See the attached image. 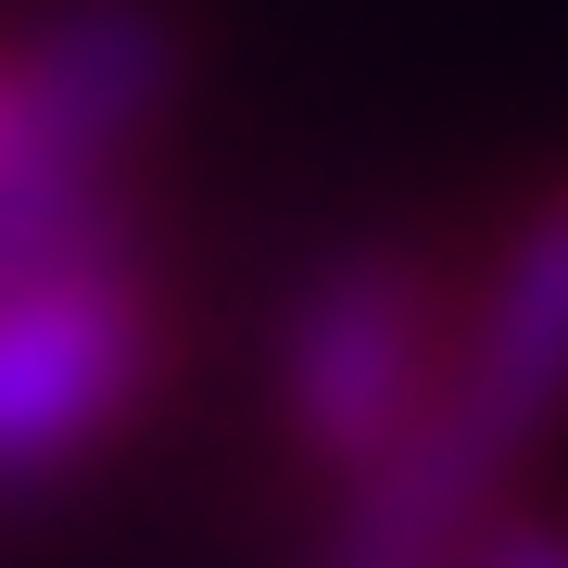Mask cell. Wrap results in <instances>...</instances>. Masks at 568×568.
I'll list each match as a JSON object with an SVG mask.
<instances>
[{"label": "cell", "instance_id": "cell-1", "mask_svg": "<svg viewBox=\"0 0 568 568\" xmlns=\"http://www.w3.org/2000/svg\"><path fill=\"white\" fill-rule=\"evenodd\" d=\"M455 328H467V291L429 253H405V241H354V253L304 265V291L278 304V366H265L291 455H316L328 480H354L366 455H392L443 405Z\"/></svg>", "mask_w": 568, "mask_h": 568}, {"label": "cell", "instance_id": "cell-2", "mask_svg": "<svg viewBox=\"0 0 568 568\" xmlns=\"http://www.w3.org/2000/svg\"><path fill=\"white\" fill-rule=\"evenodd\" d=\"M164 291L140 253H89L0 291V506L114 455L164 392Z\"/></svg>", "mask_w": 568, "mask_h": 568}, {"label": "cell", "instance_id": "cell-3", "mask_svg": "<svg viewBox=\"0 0 568 568\" xmlns=\"http://www.w3.org/2000/svg\"><path fill=\"white\" fill-rule=\"evenodd\" d=\"M13 51V126L0 152L26 164H77V178H140V140L164 126L190 77V39L164 0H51Z\"/></svg>", "mask_w": 568, "mask_h": 568}, {"label": "cell", "instance_id": "cell-4", "mask_svg": "<svg viewBox=\"0 0 568 568\" xmlns=\"http://www.w3.org/2000/svg\"><path fill=\"white\" fill-rule=\"evenodd\" d=\"M443 405L480 429L506 467H530L568 429V190L530 203L506 241H493L480 291H467V328H455Z\"/></svg>", "mask_w": 568, "mask_h": 568}, {"label": "cell", "instance_id": "cell-5", "mask_svg": "<svg viewBox=\"0 0 568 568\" xmlns=\"http://www.w3.org/2000/svg\"><path fill=\"white\" fill-rule=\"evenodd\" d=\"M89 253H140V178H77V164L0 152V291Z\"/></svg>", "mask_w": 568, "mask_h": 568}, {"label": "cell", "instance_id": "cell-6", "mask_svg": "<svg viewBox=\"0 0 568 568\" xmlns=\"http://www.w3.org/2000/svg\"><path fill=\"white\" fill-rule=\"evenodd\" d=\"M467 568H568V518H544V506H506L480 530V556Z\"/></svg>", "mask_w": 568, "mask_h": 568}, {"label": "cell", "instance_id": "cell-7", "mask_svg": "<svg viewBox=\"0 0 568 568\" xmlns=\"http://www.w3.org/2000/svg\"><path fill=\"white\" fill-rule=\"evenodd\" d=\"M0 126H13V51H0Z\"/></svg>", "mask_w": 568, "mask_h": 568}]
</instances>
